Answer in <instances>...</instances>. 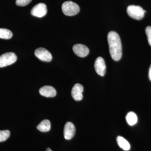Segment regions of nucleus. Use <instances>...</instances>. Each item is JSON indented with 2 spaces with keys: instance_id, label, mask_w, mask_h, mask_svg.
I'll return each instance as SVG.
<instances>
[{
  "instance_id": "nucleus-4",
  "label": "nucleus",
  "mask_w": 151,
  "mask_h": 151,
  "mask_svg": "<svg viewBox=\"0 0 151 151\" xmlns=\"http://www.w3.org/2000/svg\"><path fill=\"white\" fill-rule=\"evenodd\" d=\"M17 60L16 55L12 52H6L0 56V68L6 67L14 63Z\"/></svg>"
},
{
  "instance_id": "nucleus-12",
  "label": "nucleus",
  "mask_w": 151,
  "mask_h": 151,
  "mask_svg": "<svg viewBox=\"0 0 151 151\" xmlns=\"http://www.w3.org/2000/svg\"><path fill=\"white\" fill-rule=\"evenodd\" d=\"M117 143L120 148L124 151H129L131 148V146L129 143L127 141L125 138L121 137V136H118L116 139Z\"/></svg>"
},
{
  "instance_id": "nucleus-11",
  "label": "nucleus",
  "mask_w": 151,
  "mask_h": 151,
  "mask_svg": "<svg viewBox=\"0 0 151 151\" xmlns=\"http://www.w3.org/2000/svg\"><path fill=\"white\" fill-rule=\"evenodd\" d=\"M41 95L47 97H54L56 95V91L54 87L50 86H42L39 90Z\"/></svg>"
},
{
  "instance_id": "nucleus-7",
  "label": "nucleus",
  "mask_w": 151,
  "mask_h": 151,
  "mask_svg": "<svg viewBox=\"0 0 151 151\" xmlns=\"http://www.w3.org/2000/svg\"><path fill=\"white\" fill-rule=\"evenodd\" d=\"M95 71L98 75L103 76L106 73V66L105 60L101 57L97 58L94 64Z\"/></svg>"
},
{
  "instance_id": "nucleus-16",
  "label": "nucleus",
  "mask_w": 151,
  "mask_h": 151,
  "mask_svg": "<svg viewBox=\"0 0 151 151\" xmlns=\"http://www.w3.org/2000/svg\"><path fill=\"white\" fill-rule=\"evenodd\" d=\"M10 135V132L9 130L0 131V142H4L8 139Z\"/></svg>"
},
{
  "instance_id": "nucleus-8",
  "label": "nucleus",
  "mask_w": 151,
  "mask_h": 151,
  "mask_svg": "<svg viewBox=\"0 0 151 151\" xmlns=\"http://www.w3.org/2000/svg\"><path fill=\"white\" fill-rule=\"evenodd\" d=\"M75 127L73 123L68 122L65 124L63 129L64 138L66 140H70L75 135Z\"/></svg>"
},
{
  "instance_id": "nucleus-17",
  "label": "nucleus",
  "mask_w": 151,
  "mask_h": 151,
  "mask_svg": "<svg viewBox=\"0 0 151 151\" xmlns=\"http://www.w3.org/2000/svg\"><path fill=\"white\" fill-rule=\"evenodd\" d=\"M32 0H16V4L17 6H24L27 5Z\"/></svg>"
},
{
  "instance_id": "nucleus-10",
  "label": "nucleus",
  "mask_w": 151,
  "mask_h": 151,
  "mask_svg": "<svg viewBox=\"0 0 151 151\" xmlns=\"http://www.w3.org/2000/svg\"><path fill=\"white\" fill-rule=\"evenodd\" d=\"M73 50L74 53L80 57H85L89 53V49L85 45L81 44H77L73 45Z\"/></svg>"
},
{
  "instance_id": "nucleus-13",
  "label": "nucleus",
  "mask_w": 151,
  "mask_h": 151,
  "mask_svg": "<svg viewBox=\"0 0 151 151\" xmlns=\"http://www.w3.org/2000/svg\"><path fill=\"white\" fill-rule=\"evenodd\" d=\"M50 128L51 124L48 120H43L37 127L39 131L43 132H48L50 130Z\"/></svg>"
},
{
  "instance_id": "nucleus-1",
  "label": "nucleus",
  "mask_w": 151,
  "mask_h": 151,
  "mask_svg": "<svg viewBox=\"0 0 151 151\" xmlns=\"http://www.w3.org/2000/svg\"><path fill=\"white\" fill-rule=\"evenodd\" d=\"M109 51L112 59L119 61L122 55V42L119 35L116 32H110L108 35Z\"/></svg>"
},
{
  "instance_id": "nucleus-6",
  "label": "nucleus",
  "mask_w": 151,
  "mask_h": 151,
  "mask_svg": "<svg viewBox=\"0 0 151 151\" xmlns=\"http://www.w3.org/2000/svg\"><path fill=\"white\" fill-rule=\"evenodd\" d=\"M47 9L46 5L43 3H39L33 7L31 11V14L33 16L42 17L46 14Z\"/></svg>"
},
{
  "instance_id": "nucleus-3",
  "label": "nucleus",
  "mask_w": 151,
  "mask_h": 151,
  "mask_svg": "<svg viewBox=\"0 0 151 151\" xmlns=\"http://www.w3.org/2000/svg\"><path fill=\"white\" fill-rule=\"evenodd\" d=\"M146 11L140 6L130 5L127 7V12L129 16L134 19H142L145 16Z\"/></svg>"
},
{
  "instance_id": "nucleus-18",
  "label": "nucleus",
  "mask_w": 151,
  "mask_h": 151,
  "mask_svg": "<svg viewBox=\"0 0 151 151\" xmlns=\"http://www.w3.org/2000/svg\"><path fill=\"white\" fill-rule=\"evenodd\" d=\"M145 32L147 36L148 41L149 45L151 46V26H149L146 27Z\"/></svg>"
},
{
  "instance_id": "nucleus-20",
  "label": "nucleus",
  "mask_w": 151,
  "mask_h": 151,
  "mask_svg": "<svg viewBox=\"0 0 151 151\" xmlns=\"http://www.w3.org/2000/svg\"><path fill=\"white\" fill-rule=\"evenodd\" d=\"M46 151H52L51 150V149L50 148H47L46 150Z\"/></svg>"
},
{
  "instance_id": "nucleus-9",
  "label": "nucleus",
  "mask_w": 151,
  "mask_h": 151,
  "mask_svg": "<svg viewBox=\"0 0 151 151\" xmlns=\"http://www.w3.org/2000/svg\"><path fill=\"white\" fill-rule=\"evenodd\" d=\"M84 87L81 84H75L71 90V96L76 101H81L83 98V93Z\"/></svg>"
},
{
  "instance_id": "nucleus-2",
  "label": "nucleus",
  "mask_w": 151,
  "mask_h": 151,
  "mask_svg": "<svg viewBox=\"0 0 151 151\" xmlns=\"http://www.w3.org/2000/svg\"><path fill=\"white\" fill-rule=\"evenodd\" d=\"M63 12L68 16H72L77 14L80 11L79 6L75 3L67 1L63 3L62 6Z\"/></svg>"
},
{
  "instance_id": "nucleus-14",
  "label": "nucleus",
  "mask_w": 151,
  "mask_h": 151,
  "mask_svg": "<svg viewBox=\"0 0 151 151\" xmlns=\"http://www.w3.org/2000/svg\"><path fill=\"white\" fill-rule=\"evenodd\" d=\"M126 119L127 123H128L129 125L131 126H134L137 122V116L133 112H129L127 114Z\"/></svg>"
},
{
  "instance_id": "nucleus-5",
  "label": "nucleus",
  "mask_w": 151,
  "mask_h": 151,
  "mask_svg": "<svg viewBox=\"0 0 151 151\" xmlns=\"http://www.w3.org/2000/svg\"><path fill=\"white\" fill-rule=\"evenodd\" d=\"M35 55L42 61L50 62L52 59V56L50 52L43 47L37 49L35 52Z\"/></svg>"
},
{
  "instance_id": "nucleus-15",
  "label": "nucleus",
  "mask_w": 151,
  "mask_h": 151,
  "mask_svg": "<svg viewBox=\"0 0 151 151\" xmlns=\"http://www.w3.org/2000/svg\"><path fill=\"white\" fill-rule=\"evenodd\" d=\"M13 34L10 30L0 28V38L8 40L12 37Z\"/></svg>"
},
{
  "instance_id": "nucleus-19",
  "label": "nucleus",
  "mask_w": 151,
  "mask_h": 151,
  "mask_svg": "<svg viewBox=\"0 0 151 151\" xmlns=\"http://www.w3.org/2000/svg\"><path fill=\"white\" fill-rule=\"evenodd\" d=\"M149 78H150V80L151 81V65L150 66V68H149Z\"/></svg>"
}]
</instances>
